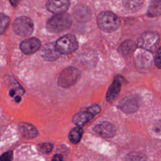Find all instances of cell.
I'll return each mask as SVG.
<instances>
[{"mask_svg": "<svg viewBox=\"0 0 161 161\" xmlns=\"http://www.w3.org/2000/svg\"><path fill=\"white\" fill-rule=\"evenodd\" d=\"M72 23L71 16L67 13H62L49 19L46 24V28L51 33H60L69 28Z\"/></svg>", "mask_w": 161, "mask_h": 161, "instance_id": "6da1fadb", "label": "cell"}, {"mask_svg": "<svg viewBox=\"0 0 161 161\" xmlns=\"http://www.w3.org/2000/svg\"><path fill=\"white\" fill-rule=\"evenodd\" d=\"M99 28L104 32L111 33L116 31L120 25L119 18L111 11H103L97 18Z\"/></svg>", "mask_w": 161, "mask_h": 161, "instance_id": "7a4b0ae2", "label": "cell"}, {"mask_svg": "<svg viewBox=\"0 0 161 161\" xmlns=\"http://www.w3.org/2000/svg\"><path fill=\"white\" fill-rule=\"evenodd\" d=\"M159 34L155 31H146L142 33L137 40V47L150 52L155 51L159 42Z\"/></svg>", "mask_w": 161, "mask_h": 161, "instance_id": "3957f363", "label": "cell"}, {"mask_svg": "<svg viewBox=\"0 0 161 161\" xmlns=\"http://www.w3.org/2000/svg\"><path fill=\"white\" fill-rule=\"evenodd\" d=\"M55 45L57 50L61 54L71 53L77 50L79 47L77 38L71 34H67L60 37Z\"/></svg>", "mask_w": 161, "mask_h": 161, "instance_id": "277c9868", "label": "cell"}, {"mask_svg": "<svg viewBox=\"0 0 161 161\" xmlns=\"http://www.w3.org/2000/svg\"><path fill=\"white\" fill-rule=\"evenodd\" d=\"M13 29L14 33L19 36H28L33 31V22L29 17L20 16L14 21Z\"/></svg>", "mask_w": 161, "mask_h": 161, "instance_id": "5b68a950", "label": "cell"}, {"mask_svg": "<svg viewBox=\"0 0 161 161\" xmlns=\"http://www.w3.org/2000/svg\"><path fill=\"white\" fill-rule=\"evenodd\" d=\"M80 76V71L76 67H68L64 69L58 78V84L62 87L73 85Z\"/></svg>", "mask_w": 161, "mask_h": 161, "instance_id": "8992f818", "label": "cell"}, {"mask_svg": "<svg viewBox=\"0 0 161 161\" xmlns=\"http://www.w3.org/2000/svg\"><path fill=\"white\" fill-rule=\"evenodd\" d=\"M100 111L101 108L99 105H92L87 108L86 111H80L75 114L72 118V121L75 125L82 126Z\"/></svg>", "mask_w": 161, "mask_h": 161, "instance_id": "52a82bcc", "label": "cell"}, {"mask_svg": "<svg viewBox=\"0 0 161 161\" xmlns=\"http://www.w3.org/2000/svg\"><path fill=\"white\" fill-rule=\"evenodd\" d=\"M138 96L133 95L123 99L118 104V108L126 113H131L136 111L139 108Z\"/></svg>", "mask_w": 161, "mask_h": 161, "instance_id": "ba28073f", "label": "cell"}, {"mask_svg": "<svg viewBox=\"0 0 161 161\" xmlns=\"http://www.w3.org/2000/svg\"><path fill=\"white\" fill-rule=\"evenodd\" d=\"M93 130L96 133L104 138L113 137L116 133L114 125L108 121H103L96 125Z\"/></svg>", "mask_w": 161, "mask_h": 161, "instance_id": "9c48e42d", "label": "cell"}, {"mask_svg": "<svg viewBox=\"0 0 161 161\" xmlns=\"http://www.w3.org/2000/svg\"><path fill=\"white\" fill-rule=\"evenodd\" d=\"M41 47V42L39 39L33 37L21 42L19 48L23 53L26 55L32 54L38 51Z\"/></svg>", "mask_w": 161, "mask_h": 161, "instance_id": "30bf717a", "label": "cell"}, {"mask_svg": "<svg viewBox=\"0 0 161 161\" xmlns=\"http://www.w3.org/2000/svg\"><path fill=\"white\" fill-rule=\"evenodd\" d=\"M47 9L57 14L65 12L69 8V0H48L47 3Z\"/></svg>", "mask_w": 161, "mask_h": 161, "instance_id": "8fae6325", "label": "cell"}, {"mask_svg": "<svg viewBox=\"0 0 161 161\" xmlns=\"http://www.w3.org/2000/svg\"><path fill=\"white\" fill-rule=\"evenodd\" d=\"M60 54L57 50L55 45L52 43H49L45 45L41 52L42 58L47 61H53L57 59Z\"/></svg>", "mask_w": 161, "mask_h": 161, "instance_id": "7c38bea8", "label": "cell"}, {"mask_svg": "<svg viewBox=\"0 0 161 161\" xmlns=\"http://www.w3.org/2000/svg\"><path fill=\"white\" fill-rule=\"evenodd\" d=\"M18 131L21 135L26 139H31L37 136V129L31 123L23 122L18 125Z\"/></svg>", "mask_w": 161, "mask_h": 161, "instance_id": "4fadbf2b", "label": "cell"}, {"mask_svg": "<svg viewBox=\"0 0 161 161\" xmlns=\"http://www.w3.org/2000/svg\"><path fill=\"white\" fill-rule=\"evenodd\" d=\"M150 53L148 51L143 50V51L138 53L135 58V62L138 68L142 69H149L152 63V57Z\"/></svg>", "mask_w": 161, "mask_h": 161, "instance_id": "5bb4252c", "label": "cell"}, {"mask_svg": "<svg viewBox=\"0 0 161 161\" xmlns=\"http://www.w3.org/2000/svg\"><path fill=\"white\" fill-rule=\"evenodd\" d=\"M121 87V80L116 78L110 85L106 94V99L108 102H113L118 96Z\"/></svg>", "mask_w": 161, "mask_h": 161, "instance_id": "9a60e30c", "label": "cell"}, {"mask_svg": "<svg viewBox=\"0 0 161 161\" xmlns=\"http://www.w3.org/2000/svg\"><path fill=\"white\" fill-rule=\"evenodd\" d=\"M137 47V45L132 40H128L121 43L119 47V52L123 55H128L132 53Z\"/></svg>", "mask_w": 161, "mask_h": 161, "instance_id": "2e32d148", "label": "cell"}, {"mask_svg": "<svg viewBox=\"0 0 161 161\" xmlns=\"http://www.w3.org/2000/svg\"><path fill=\"white\" fill-rule=\"evenodd\" d=\"M147 15L149 17H157L161 15V0H150Z\"/></svg>", "mask_w": 161, "mask_h": 161, "instance_id": "e0dca14e", "label": "cell"}, {"mask_svg": "<svg viewBox=\"0 0 161 161\" xmlns=\"http://www.w3.org/2000/svg\"><path fill=\"white\" fill-rule=\"evenodd\" d=\"M83 133V130L81 126H77L72 128L69 133V139L73 144H76L79 142Z\"/></svg>", "mask_w": 161, "mask_h": 161, "instance_id": "ac0fdd59", "label": "cell"}, {"mask_svg": "<svg viewBox=\"0 0 161 161\" xmlns=\"http://www.w3.org/2000/svg\"><path fill=\"white\" fill-rule=\"evenodd\" d=\"M143 0H123L124 6L130 11H137L142 6Z\"/></svg>", "mask_w": 161, "mask_h": 161, "instance_id": "d6986e66", "label": "cell"}, {"mask_svg": "<svg viewBox=\"0 0 161 161\" xmlns=\"http://www.w3.org/2000/svg\"><path fill=\"white\" fill-rule=\"evenodd\" d=\"M9 21L10 19L8 16L3 13L1 14V34H3L9 25Z\"/></svg>", "mask_w": 161, "mask_h": 161, "instance_id": "ffe728a7", "label": "cell"}, {"mask_svg": "<svg viewBox=\"0 0 161 161\" xmlns=\"http://www.w3.org/2000/svg\"><path fill=\"white\" fill-rule=\"evenodd\" d=\"M38 148L42 153H48L50 152L53 149V145L48 142L43 143L38 145Z\"/></svg>", "mask_w": 161, "mask_h": 161, "instance_id": "44dd1931", "label": "cell"}, {"mask_svg": "<svg viewBox=\"0 0 161 161\" xmlns=\"http://www.w3.org/2000/svg\"><path fill=\"white\" fill-rule=\"evenodd\" d=\"M154 64L157 68L161 69V46L156 51L154 57Z\"/></svg>", "mask_w": 161, "mask_h": 161, "instance_id": "7402d4cb", "label": "cell"}, {"mask_svg": "<svg viewBox=\"0 0 161 161\" xmlns=\"http://www.w3.org/2000/svg\"><path fill=\"white\" fill-rule=\"evenodd\" d=\"M144 155L138 153H131L127 155L126 160H145Z\"/></svg>", "mask_w": 161, "mask_h": 161, "instance_id": "603a6c76", "label": "cell"}, {"mask_svg": "<svg viewBox=\"0 0 161 161\" xmlns=\"http://www.w3.org/2000/svg\"><path fill=\"white\" fill-rule=\"evenodd\" d=\"M13 159V152L12 151L9 150L5 153H4L0 158L1 161H10Z\"/></svg>", "mask_w": 161, "mask_h": 161, "instance_id": "cb8c5ba5", "label": "cell"}, {"mask_svg": "<svg viewBox=\"0 0 161 161\" xmlns=\"http://www.w3.org/2000/svg\"><path fill=\"white\" fill-rule=\"evenodd\" d=\"M153 130L155 133H157L158 134H161V119L158 120L154 124Z\"/></svg>", "mask_w": 161, "mask_h": 161, "instance_id": "d4e9b609", "label": "cell"}, {"mask_svg": "<svg viewBox=\"0 0 161 161\" xmlns=\"http://www.w3.org/2000/svg\"><path fill=\"white\" fill-rule=\"evenodd\" d=\"M63 160V157L60 154H56L52 158V160Z\"/></svg>", "mask_w": 161, "mask_h": 161, "instance_id": "484cf974", "label": "cell"}, {"mask_svg": "<svg viewBox=\"0 0 161 161\" xmlns=\"http://www.w3.org/2000/svg\"><path fill=\"white\" fill-rule=\"evenodd\" d=\"M19 0H9L11 4L14 7H15L18 5V4L19 3Z\"/></svg>", "mask_w": 161, "mask_h": 161, "instance_id": "4316f807", "label": "cell"}, {"mask_svg": "<svg viewBox=\"0 0 161 161\" xmlns=\"http://www.w3.org/2000/svg\"><path fill=\"white\" fill-rule=\"evenodd\" d=\"M16 94V90L15 89H11L9 91V96H13Z\"/></svg>", "mask_w": 161, "mask_h": 161, "instance_id": "83f0119b", "label": "cell"}, {"mask_svg": "<svg viewBox=\"0 0 161 161\" xmlns=\"http://www.w3.org/2000/svg\"><path fill=\"white\" fill-rule=\"evenodd\" d=\"M15 101L16 102V103H19L20 101H21V97L20 96H16L15 97Z\"/></svg>", "mask_w": 161, "mask_h": 161, "instance_id": "f1b7e54d", "label": "cell"}]
</instances>
